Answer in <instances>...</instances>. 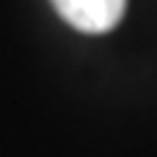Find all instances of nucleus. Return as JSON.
<instances>
[{"label":"nucleus","mask_w":157,"mask_h":157,"mask_svg":"<svg viewBox=\"0 0 157 157\" xmlns=\"http://www.w3.org/2000/svg\"><path fill=\"white\" fill-rule=\"evenodd\" d=\"M58 16L84 34H105L126 11V0H52Z\"/></svg>","instance_id":"nucleus-1"}]
</instances>
